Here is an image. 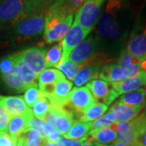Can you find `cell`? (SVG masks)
<instances>
[{"mask_svg":"<svg viewBox=\"0 0 146 146\" xmlns=\"http://www.w3.org/2000/svg\"><path fill=\"white\" fill-rule=\"evenodd\" d=\"M73 15H68L56 7L51 6L45 16L43 41L40 47L61 42L72 25Z\"/></svg>","mask_w":146,"mask_h":146,"instance_id":"7a4b0ae2","label":"cell"},{"mask_svg":"<svg viewBox=\"0 0 146 146\" xmlns=\"http://www.w3.org/2000/svg\"><path fill=\"white\" fill-rule=\"evenodd\" d=\"M139 63V60L136 59V58L133 57L131 54L126 50L125 49H123L119 54V58L117 61V64L119 66L120 68H126L129 67L132 64H136Z\"/></svg>","mask_w":146,"mask_h":146,"instance_id":"8d00e7d4","label":"cell"},{"mask_svg":"<svg viewBox=\"0 0 146 146\" xmlns=\"http://www.w3.org/2000/svg\"><path fill=\"white\" fill-rule=\"evenodd\" d=\"M86 85L95 101L106 106L112 104L113 102L119 97L111 85L102 79H94Z\"/></svg>","mask_w":146,"mask_h":146,"instance_id":"ba28073f","label":"cell"},{"mask_svg":"<svg viewBox=\"0 0 146 146\" xmlns=\"http://www.w3.org/2000/svg\"><path fill=\"white\" fill-rule=\"evenodd\" d=\"M45 146H58L57 143H51V142H49L46 140V143H45Z\"/></svg>","mask_w":146,"mask_h":146,"instance_id":"7dc6e473","label":"cell"},{"mask_svg":"<svg viewBox=\"0 0 146 146\" xmlns=\"http://www.w3.org/2000/svg\"><path fill=\"white\" fill-rule=\"evenodd\" d=\"M128 77L129 75L127 69L120 68L116 63H110L104 66L101 69L98 76V78L103 80L110 85L120 82Z\"/></svg>","mask_w":146,"mask_h":146,"instance_id":"9a60e30c","label":"cell"},{"mask_svg":"<svg viewBox=\"0 0 146 146\" xmlns=\"http://www.w3.org/2000/svg\"><path fill=\"white\" fill-rule=\"evenodd\" d=\"M118 103L132 107L142 108L145 102V94L144 89H137L136 91L123 94L117 101Z\"/></svg>","mask_w":146,"mask_h":146,"instance_id":"484cf974","label":"cell"},{"mask_svg":"<svg viewBox=\"0 0 146 146\" xmlns=\"http://www.w3.org/2000/svg\"><path fill=\"white\" fill-rule=\"evenodd\" d=\"M46 13H34L22 17L11 27V36L19 43L39 37L44 31Z\"/></svg>","mask_w":146,"mask_h":146,"instance_id":"3957f363","label":"cell"},{"mask_svg":"<svg viewBox=\"0 0 146 146\" xmlns=\"http://www.w3.org/2000/svg\"><path fill=\"white\" fill-rule=\"evenodd\" d=\"M26 16L22 0H0V29L11 28Z\"/></svg>","mask_w":146,"mask_h":146,"instance_id":"8992f818","label":"cell"},{"mask_svg":"<svg viewBox=\"0 0 146 146\" xmlns=\"http://www.w3.org/2000/svg\"><path fill=\"white\" fill-rule=\"evenodd\" d=\"M45 47L33 46L19 52L22 60L36 76L47 68L45 61Z\"/></svg>","mask_w":146,"mask_h":146,"instance_id":"30bf717a","label":"cell"},{"mask_svg":"<svg viewBox=\"0 0 146 146\" xmlns=\"http://www.w3.org/2000/svg\"><path fill=\"white\" fill-rule=\"evenodd\" d=\"M91 129V123H85L82 121H75L71 126L68 132L63 137L69 140L78 141L87 137Z\"/></svg>","mask_w":146,"mask_h":146,"instance_id":"d4e9b609","label":"cell"},{"mask_svg":"<svg viewBox=\"0 0 146 146\" xmlns=\"http://www.w3.org/2000/svg\"><path fill=\"white\" fill-rule=\"evenodd\" d=\"M134 131V146H146V112H141L131 120Z\"/></svg>","mask_w":146,"mask_h":146,"instance_id":"44dd1931","label":"cell"},{"mask_svg":"<svg viewBox=\"0 0 146 146\" xmlns=\"http://www.w3.org/2000/svg\"><path fill=\"white\" fill-rule=\"evenodd\" d=\"M142 108L132 107L118 103L117 102L112 105L110 110L114 113L117 122H129L134 119L141 113Z\"/></svg>","mask_w":146,"mask_h":146,"instance_id":"ffe728a7","label":"cell"},{"mask_svg":"<svg viewBox=\"0 0 146 146\" xmlns=\"http://www.w3.org/2000/svg\"><path fill=\"white\" fill-rule=\"evenodd\" d=\"M95 102L96 101L87 87H76L71 91L68 99L62 107L72 113L76 121H80L84 112Z\"/></svg>","mask_w":146,"mask_h":146,"instance_id":"277c9868","label":"cell"},{"mask_svg":"<svg viewBox=\"0 0 146 146\" xmlns=\"http://www.w3.org/2000/svg\"><path fill=\"white\" fill-rule=\"evenodd\" d=\"M132 15L127 0H107L96 25L98 49L110 58L119 54L124 49Z\"/></svg>","mask_w":146,"mask_h":146,"instance_id":"6da1fadb","label":"cell"},{"mask_svg":"<svg viewBox=\"0 0 146 146\" xmlns=\"http://www.w3.org/2000/svg\"><path fill=\"white\" fill-rule=\"evenodd\" d=\"M97 145V143H95L94 141H92L90 139L88 138V136H87V140L84 143L83 145L81 146H96Z\"/></svg>","mask_w":146,"mask_h":146,"instance_id":"f6af8a7d","label":"cell"},{"mask_svg":"<svg viewBox=\"0 0 146 146\" xmlns=\"http://www.w3.org/2000/svg\"><path fill=\"white\" fill-rule=\"evenodd\" d=\"M0 104L11 116H25L31 118L33 116L32 110L25 102L21 96H1Z\"/></svg>","mask_w":146,"mask_h":146,"instance_id":"7c38bea8","label":"cell"},{"mask_svg":"<svg viewBox=\"0 0 146 146\" xmlns=\"http://www.w3.org/2000/svg\"><path fill=\"white\" fill-rule=\"evenodd\" d=\"M144 106H145V112H146V101H145V104H144Z\"/></svg>","mask_w":146,"mask_h":146,"instance_id":"681fc988","label":"cell"},{"mask_svg":"<svg viewBox=\"0 0 146 146\" xmlns=\"http://www.w3.org/2000/svg\"><path fill=\"white\" fill-rule=\"evenodd\" d=\"M58 70L63 74L65 78L68 80H73L76 73L80 70V66L72 63L69 58L62 59L60 63L57 67Z\"/></svg>","mask_w":146,"mask_h":146,"instance_id":"836d02e7","label":"cell"},{"mask_svg":"<svg viewBox=\"0 0 146 146\" xmlns=\"http://www.w3.org/2000/svg\"><path fill=\"white\" fill-rule=\"evenodd\" d=\"M43 123H44L43 121L38 119H36V117L33 116L28 121V128L33 129V130H36L38 132H40L42 128Z\"/></svg>","mask_w":146,"mask_h":146,"instance_id":"b9f144b4","label":"cell"},{"mask_svg":"<svg viewBox=\"0 0 146 146\" xmlns=\"http://www.w3.org/2000/svg\"><path fill=\"white\" fill-rule=\"evenodd\" d=\"M110 127L115 131L117 141L127 146H134V131L132 122H117Z\"/></svg>","mask_w":146,"mask_h":146,"instance_id":"e0dca14e","label":"cell"},{"mask_svg":"<svg viewBox=\"0 0 146 146\" xmlns=\"http://www.w3.org/2000/svg\"><path fill=\"white\" fill-rule=\"evenodd\" d=\"M0 146H16V141L7 132L0 131Z\"/></svg>","mask_w":146,"mask_h":146,"instance_id":"60d3db41","label":"cell"},{"mask_svg":"<svg viewBox=\"0 0 146 146\" xmlns=\"http://www.w3.org/2000/svg\"><path fill=\"white\" fill-rule=\"evenodd\" d=\"M50 101L48 100L46 97L42 95L38 101L33 106V110H32L33 115L34 117H36V119L44 122L45 118L50 110Z\"/></svg>","mask_w":146,"mask_h":146,"instance_id":"1f68e13d","label":"cell"},{"mask_svg":"<svg viewBox=\"0 0 146 146\" xmlns=\"http://www.w3.org/2000/svg\"><path fill=\"white\" fill-rule=\"evenodd\" d=\"M144 91H145V96H146V87L144 89Z\"/></svg>","mask_w":146,"mask_h":146,"instance_id":"f907efd6","label":"cell"},{"mask_svg":"<svg viewBox=\"0 0 146 146\" xmlns=\"http://www.w3.org/2000/svg\"><path fill=\"white\" fill-rule=\"evenodd\" d=\"M90 31L83 29L77 23L74 22L67 34L63 38L61 45L63 49L62 59L68 58L70 53L72 51L80 42H82L89 34Z\"/></svg>","mask_w":146,"mask_h":146,"instance_id":"8fae6325","label":"cell"},{"mask_svg":"<svg viewBox=\"0 0 146 146\" xmlns=\"http://www.w3.org/2000/svg\"><path fill=\"white\" fill-rule=\"evenodd\" d=\"M63 57V49L61 42L54 44L45 50V61L47 68H57Z\"/></svg>","mask_w":146,"mask_h":146,"instance_id":"f546056e","label":"cell"},{"mask_svg":"<svg viewBox=\"0 0 146 146\" xmlns=\"http://www.w3.org/2000/svg\"><path fill=\"white\" fill-rule=\"evenodd\" d=\"M75 121V116L72 113L63 109L62 106H58V114L54 125V128L60 134H62L63 136L65 135Z\"/></svg>","mask_w":146,"mask_h":146,"instance_id":"7402d4cb","label":"cell"},{"mask_svg":"<svg viewBox=\"0 0 146 146\" xmlns=\"http://www.w3.org/2000/svg\"><path fill=\"white\" fill-rule=\"evenodd\" d=\"M124 49L138 60L146 58V20L131 31L126 40Z\"/></svg>","mask_w":146,"mask_h":146,"instance_id":"52a82bcc","label":"cell"},{"mask_svg":"<svg viewBox=\"0 0 146 146\" xmlns=\"http://www.w3.org/2000/svg\"><path fill=\"white\" fill-rule=\"evenodd\" d=\"M73 84L66 78L58 80L55 84L53 94L47 98L50 104L55 106H62L68 99V96L72 89Z\"/></svg>","mask_w":146,"mask_h":146,"instance_id":"2e32d148","label":"cell"},{"mask_svg":"<svg viewBox=\"0 0 146 146\" xmlns=\"http://www.w3.org/2000/svg\"><path fill=\"white\" fill-rule=\"evenodd\" d=\"M65 78L58 69H46L37 76V85L41 94L49 98L53 94L55 84L58 80Z\"/></svg>","mask_w":146,"mask_h":146,"instance_id":"4fadbf2b","label":"cell"},{"mask_svg":"<svg viewBox=\"0 0 146 146\" xmlns=\"http://www.w3.org/2000/svg\"><path fill=\"white\" fill-rule=\"evenodd\" d=\"M86 140H87V137H84L83 139L78 140V141L69 140L64 137H61L57 144L58 146H81L86 141Z\"/></svg>","mask_w":146,"mask_h":146,"instance_id":"ab89813d","label":"cell"},{"mask_svg":"<svg viewBox=\"0 0 146 146\" xmlns=\"http://www.w3.org/2000/svg\"><path fill=\"white\" fill-rule=\"evenodd\" d=\"M10 114L6 110V109L0 104V131L7 132V125L10 121Z\"/></svg>","mask_w":146,"mask_h":146,"instance_id":"f35d334b","label":"cell"},{"mask_svg":"<svg viewBox=\"0 0 146 146\" xmlns=\"http://www.w3.org/2000/svg\"><path fill=\"white\" fill-rule=\"evenodd\" d=\"M61 1H62V0H56L55 3H59V2H61Z\"/></svg>","mask_w":146,"mask_h":146,"instance_id":"c3c4849f","label":"cell"},{"mask_svg":"<svg viewBox=\"0 0 146 146\" xmlns=\"http://www.w3.org/2000/svg\"><path fill=\"white\" fill-rule=\"evenodd\" d=\"M54 124H52L51 123H49V122H46V121H44L43 125H42V130L39 132V133H40V136H42V139L46 140L48 133H49L50 131H51L52 130H54Z\"/></svg>","mask_w":146,"mask_h":146,"instance_id":"7bdbcfd3","label":"cell"},{"mask_svg":"<svg viewBox=\"0 0 146 146\" xmlns=\"http://www.w3.org/2000/svg\"><path fill=\"white\" fill-rule=\"evenodd\" d=\"M30 119V118H29ZM29 118L25 116H12L11 117L7 125V131L13 139L17 141V138L21 133L28 128Z\"/></svg>","mask_w":146,"mask_h":146,"instance_id":"4316f807","label":"cell"},{"mask_svg":"<svg viewBox=\"0 0 146 146\" xmlns=\"http://www.w3.org/2000/svg\"><path fill=\"white\" fill-rule=\"evenodd\" d=\"M102 68L88 64H82L80 66V70L73 79V84L76 87H83L89 81L95 78H98Z\"/></svg>","mask_w":146,"mask_h":146,"instance_id":"d6986e66","label":"cell"},{"mask_svg":"<svg viewBox=\"0 0 146 146\" xmlns=\"http://www.w3.org/2000/svg\"><path fill=\"white\" fill-rule=\"evenodd\" d=\"M42 94L38 89V85L27 88L24 94V101L29 107H32L41 98Z\"/></svg>","mask_w":146,"mask_h":146,"instance_id":"d590c367","label":"cell"},{"mask_svg":"<svg viewBox=\"0 0 146 146\" xmlns=\"http://www.w3.org/2000/svg\"><path fill=\"white\" fill-rule=\"evenodd\" d=\"M88 138L95 143L100 145H110L117 141L115 131L110 127H103L99 130L89 131Z\"/></svg>","mask_w":146,"mask_h":146,"instance_id":"cb8c5ba5","label":"cell"},{"mask_svg":"<svg viewBox=\"0 0 146 146\" xmlns=\"http://www.w3.org/2000/svg\"><path fill=\"white\" fill-rule=\"evenodd\" d=\"M87 0H62L52 6L56 7L68 15H74Z\"/></svg>","mask_w":146,"mask_h":146,"instance_id":"d6a6232c","label":"cell"},{"mask_svg":"<svg viewBox=\"0 0 146 146\" xmlns=\"http://www.w3.org/2000/svg\"><path fill=\"white\" fill-rule=\"evenodd\" d=\"M108 146H127L125 145L124 144H123V143H121L119 141H116L115 142H113V143H111L110 145H109Z\"/></svg>","mask_w":146,"mask_h":146,"instance_id":"bcb514c9","label":"cell"},{"mask_svg":"<svg viewBox=\"0 0 146 146\" xmlns=\"http://www.w3.org/2000/svg\"><path fill=\"white\" fill-rule=\"evenodd\" d=\"M60 138H61L60 133L54 128V130L48 133L46 140L49 142H51V143H58V141L60 140Z\"/></svg>","mask_w":146,"mask_h":146,"instance_id":"ee69618b","label":"cell"},{"mask_svg":"<svg viewBox=\"0 0 146 146\" xmlns=\"http://www.w3.org/2000/svg\"><path fill=\"white\" fill-rule=\"evenodd\" d=\"M98 51V42L96 36L89 35L69 54V60L76 65H82Z\"/></svg>","mask_w":146,"mask_h":146,"instance_id":"9c48e42d","label":"cell"},{"mask_svg":"<svg viewBox=\"0 0 146 146\" xmlns=\"http://www.w3.org/2000/svg\"><path fill=\"white\" fill-rule=\"evenodd\" d=\"M45 143L37 131L27 128L17 138L16 146H45Z\"/></svg>","mask_w":146,"mask_h":146,"instance_id":"603a6c76","label":"cell"},{"mask_svg":"<svg viewBox=\"0 0 146 146\" xmlns=\"http://www.w3.org/2000/svg\"><path fill=\"white\" fill-rule=\"evenodd\" d=\"M115 123H117V121L115 119V115L112 111H110L109 110V111L106 115H102L98 119L95 120L93 123H91L90 131L99 130V129L103 128V127H110Z\"/></svg>","mask_w":146,"mask_h":146,"instance_id":"e575fe53","label":"cell"},{"mask_svg":"<svg viewBox=\"0 0 146 146\" xmlns=\"http://www.w3.org/2000/svg\"><path fill=\"white\" fill-rule=\"evenodd\" d=\"M108 110V106L103 104L102 102H96L94 105H92L89 109L86 110L81 116L80 121L85 123L94 122L95 120L98 119Z\"/></svg>","mask_w":146,"mask_h":146,"instance_id":"4dcf8cb0","label":"cell"},{"mask_svg":"<svg viewBox=\"0 0 146 146\" xmlns=\"http://www.w3.org/2000/svg\"><path fill=\"white\" fill-rule=\"evenodd\" d=\"M104 2L105 0H87L76 12L74 22L91 32L98 23Z\"/></svg>","mask_w":146,"mask_h":146,"instance_id":"5b68a950","label":"cell"},{"mask_svg":"<svg viewBox=\"0 0 146 146\" xmlns=\"http://www.w3.org/2000/svg\"><path fill=\"white\" fill-rule=\"evenodd\" d=\"M15 66L13 54L7 55L0 60V75H4L10 72Z\"/></svg>","mask_w":146,"mask_h":146,"instance_id":"74e56055","label":"cell"},{"mask_svg":"<svg viewBox=\"0 0 146 146\" xmlns=\"http://www.w3.org/2000/svg\"><path fill=\"white\" fill-rule=\"evenodd\" d=\"M144 85H146V73L141 72L137 76L128 77L120 82L113 84H111V87L119 96L141 89Z\"/></svg>","mask_w":146,"mask_h":146,"instance_id":"5bb4252c","label":"cell"},{"mask_svg":"<svg viewBox=\"0 0 146 146\" xmlns=\"http://www.w3.org/2000/svg\"><path fill=\"white\" fill-rule=\"evenodd\" d=\"M1 76L6 85L11 90L16 93H23L25 91V85L20 77L16 66H14V68H12L10 72L2 75Z\"/></svg>","mask_w":146,"mask_h":146,"instance_id":"f1b7e54d","label":"cell"},{"mask_svg":"<svg viewBox=\"0 0 146 146\" xmlns=\"http://www.w3.org/2000/svg\"><path fill=\"white\" fill-rule=\"evenodd\" d=\"M13 57H14V62H15L16 70L23 83L25 84V88L27 89L32 86L37 85V79H36L37 76L22 60L20 54L19 53L13 54Z\"/></svg>","mask_w":146,"mask_h":146,"instance_id":"ac0fdd59","label":"cell"},{"mask_svg":"<svg viewBox=\"0 0 146 146\" xmlns=\"http://www.w3.org/2000/svg\"><path fill=\"white\" fill-rule=\"evenodd\" d=\"M25 6V14L46 13L48 9L55 3L56 0H22Z\"/></svg>","mask_w":146,"mask_h":146,"instance_id":"83f0119b","label":"cell"}]
</instances>
